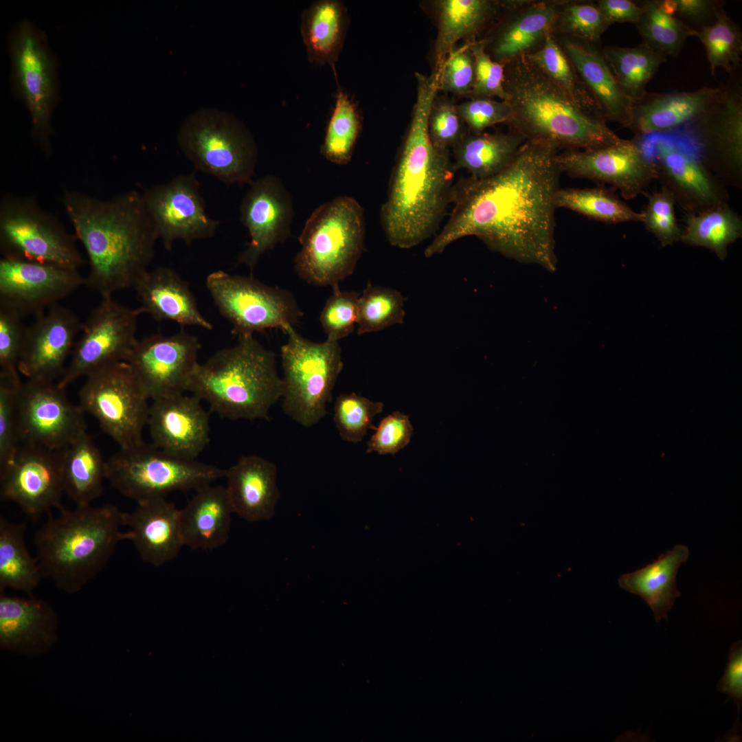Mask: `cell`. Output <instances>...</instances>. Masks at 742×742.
<instances>
[{
    "label": "cell",
    "mask_w": 742,
    "mask_h": 742,
    "mask_svg": "<svg viewBox=\"0 0 742 742\" xmlns=\"http://www.w3.org/2000/svg\"><path fill=\"white\" fill-rule=\"evenodd\" d=\"M559 151L526 141L500 172L461 179L453 186L451 214L425 256L474 236L505 255L552 267L554 196L562 173L556 161Z\"/></svg>",
    "instance_id": "obj_1"
},
{
    "label": "cell",
    "mask_w": 742,
    "mask_h": 742,
    "mask_svg": "<svg viewBox=\"0 0 742 742\" xmlns=\"http://www.w3.org/2000/svg\"><path fill=\"white\" fill-rule=\"evenodd\" d=\"M415 76L416 102L380 211L387 240L401 249L436 236L451 201L456 170L450 151L435 148L429 136V115L439 92L438 73Z\"/></svg>",
    "instance_id": "obj_2"
},
{
    "label": "cell",
    "mask_w": 742,
    "mask_h": 742,
    "mask_svg": "<svg viewBox=\"0 0 742 742\" xmlns=\"http://www.w3.org/2000/svg\"><path fill=\"white\" fill-rule=\"evenodd\" d=\"M62 203L88 257L85 284L101 297L134 287L148 270L159 240L142 194L130 190L103 199L66 190Z\"/></svg>",
    "instance_id": "obj_3"
},
{
    "label": "cell",
    "mask_w": 742,
    "mask_h": 742,
    "mask_svg": "<svg viewBox=\"0 0 742 742\" xmlns=\"http://www.w3.org/2000/svg\"><path fill=\"white\" fill-rule=\"evenodd\" d=\"M511 114L507 124L526 141L559 150H590L620 143L600 117L576 104L526 56L504 65Z\"/></svg>",
    "instance_id": "obj_4"
},
{
    "label": "cell",
    "mask_w": 742,
    "mask_h": 742,
    "mask_svg": "<svg viewBox=\"0 0 742 742\" xmlns=\"http://www.w3.org/2000/svg\"><path fill=\"white\" fill-rule=\"evenodd\" d=\"M58 510V516L48 513L34 534L36 557L43 577L71 594L101 572L118 543L131 536L121 530L123 512L114 504Z\"/></svg>",
    "instance_id": "obj_5"
},
{
    "label": "cell",
    "mask_w": 742,
    "mask_h": 742,
    "mask_svg": "<svg viewBox=\"0 0 742 742\" xmlns=\"http://www.w3.org/2000/svg\"><path fill=\"white\" fill-rule=\"evenodd\" d=\"M233 346L215 352L194 368L188 392L206 401L210 411L231 420H269L282 396L276 355L254 335L238 337Z\"/></svg>",
    "instance_id": "obj_6"
},
{
    "label": "cell",
    "mask_w": 742,
    "mask_h": 742,
    "mask_svg": "<svg viewBox=\"0 0 742 742\" xmlns=\"http://www.w3.org/2000/svg\"><path fill=\"white\" fill-rule=\"evenodd\" d=\"M364 211L353 197L338 196L311 214L300 234L294 258L299 277L333 287L352 275L365 243Z\"/></svg>",
    "instance_id": "obj_7"
},
{
    "label": "cell",
    "mask_w": 742,
    "mask_h": 742,
    "mask_svg": "<svg viewBox=\"0 0 742 742\" xmlns=\"http://www.w3.org/2000/svg\"><path fill=\"white\" fill-rule=\"evenodd\" d=\"M177 143L196 170L225 185L253 182L257 144L247 126L234 114L214 108L196 111L181 124Z\"/></svg>",
    "instance_id": "obj_8"
},
{
    "label": "cell",
    "mask_w": 742,
    "mask_h": 742,
    "mask_svg": "<svg viewBox=\"0 0 742 742\" xmlns=\"http://www.w3.org/2000/svg\"><path fill=\"white\" fill-rule=\"evenodd\" d=\"M225 475V469L171 455L144 441L120 448L106 460V480L137 503L175 491H197Z\"/></svg>",
    "instance_id": "obj_9"
},
{
    "label": "cell",
    "mask_w": 742,
    "mask_h": 742,
    "mask_svg": "<svg viewBox=\"0 0 742 742\" xmlns=\"http://www.w3.org/2000/svg\"><path fill=\"white\" fill-rule=\"evenodd\" d=\"M286 342L281 347L283 370L282 409L300 425L310 427L327 414V405L344 363L339 341H312L295 327L284 332Z\"/></svg>",
    "instance_id": "obj_10"
},
{
    "label": "cell",
    "mask_w": 742,
    "mask_h": 742,
    "mask_svg": "<svg viewBox=\"0 0 742 742\" xmlns=\"http://www.w3.org/2000/svg\"><path fill=\"white\" fill-rule=\"evenodd\" d=\"M75 234L34 196L5 194L0 202L2 257L78 269L83 264Z\"/></svg>",
    "instance_id": "obj_11"
},
{
    "label": "cell",
    "mask_w": 742,
    "mask_h": 742,
    "mask_svg": "<svg viewBox=\"0 0 742 742\" xmlns=\"http://www.w3.org/2000/svg\"><path fill=\"white\" fill-rule=\"evenodd\" d=\"M206 287L220 313L237 337L276 328L284 333L303 315L289 291L264 284L252 276L210 273Z\"/></svg>",
    "instance_id": "obj_12"
},
{
    "label": "cell",
    "mask_w": 742,
    "mask_h": 742,
    "mask_svg": "<svg viewBox=\"0 0 742 742\" xmlns=\"http://www.w3.org/2000/svg\"><path fill=\"white\" fill-rule=\"evenodd\" d=\"M78 397L83 412L94 416L120 448L143 441L150 399L127 362L112 363L88 375Z\"/></svg>",
    "instance_id": "obj_13"
},
{
    "label": "cell",
    "mask_w": 742,
    "mask_h": 742,
    "mask_svg": "<svg viewBox=\"0 0 742 742\" xmlns=\"http://www.w3.org/2000/svg\"><path fill=\"white\" fill-rule=\"evenodd\" d=\"M638 142L656 168L662 186L673 196L686 215L728 203L725 187L701 161L690 133H653Z\"/></svg>",
    "instance_id": "obj_14"
},
{
    "label": "cell",
    "mask_w": 742,
    "mask_h": 742,
    "mask_svg": "<svg viewBox=\"0 0 742 742\" xmlns=\"http://www.w3.org/2000/svg\"><path fill=\"white\" fill-rule=\"evenodd\" d=\"M9 47L14 91L29 110L34 139L48 153L53 135L51 116L57 100L54 59L45 35L29 21L15 26Z\"/></svg>",
    "instance_id": "obj_15"
},
{
    "label": "cell",
    "mask_w": 742,
    "mask_h": 742,
    "mask_svg": "<svg viewBox=\"0 0 742 742\" xmlns=\"http://www.w3.org/2000/svg\"><path fill=\"white\" fill-rule=\"evenodd\" d=\"M142 311L120 304L113 296L102 297L82 324L71 359L57 381L65 388L80 378L112 363L126 361L137 339V319Z\"/></svg>",
    "instance_id": "obj_16"
},
{
    "label": "cell",
    "mask_w": 742,
    "mask_h": 742,
    "mask_svg": "<svg viewBox=\"0 0 742 742\" xmlns=\"http://www.w3.org/2000/svg\"><path fill=\"white\" fill-rule=\"evenodd\" d=\"M83 413L57 382L27 379L17 401L21 444L63 449L86 432Z\"/></svg>",
    "instance_id": "obj_17"
},
{
    "label": "cell",
    "mask_w": 742,
    "mask_h": 742,
    "mask_svg": "<svg viewBox=\"0 0 742 742\" xmlns=\"http://www.w3.org/2000/svg\"><path fill=\"white\" fill-rule=\"evenodd\" d=\"M142 198L159 240L168 251L181 240L187 245L212 237L219 222L205 210L195 174L183 173L146 189Z\"/></svg>",
    "instance_id": "obj_18"
},
{
    "label": "cell",
    "mask_w": 742,
    "mask_h": 742,
    "mask_svg": "<svg viewBox=\"0 0 742 742\" xmlns=\"http://www.w3.org/2000/svg\"><path fill=\"white\" fill-rule=\"evenodd\" d=\"M201 346L183 329L171 335L155 333L137 339L126 362L149 399L157 400L188 392Z\"/></svg>",
    "instance_id": "obj_19"
},
{
    "label": "cell",
    "mask_w": 742,
    "mask_h": 742,
    "mask_svg": "<svg viewBox=\"0 0 742 742\" xmlns=\"http://www.w3.org/2000/svg\"><path fill=\"white\" fill-rule=\"evenodd\" d=\"M63 450L21 444L10 466L0 473L2 500L17 504L34 521L63 507Z\"/></svg>",
    "instance_id": "obj_20"
},
{
    "label": "cell",
    "mask_w": 742,
    "mask_h": 742,
    "mask_svg": "<svg viewBox=\"0 0 742 742\" xmlns=\"http://www.w3.org/2000/svg\"><path fill=\"white\" fill-rule=\"evenodd\" d=\"M556 161L561 172L611 185L627 200L636 198L657 178L653 161L631 140L596 149L565 150L557 153Z\"/></svg>",
    "instance_id": "obj_21"
},
{
    "label": "cell",
    "mask_w": 742,
    "mask_h": 742,
    "mask_svg": "<svg viewBox=\"0 0 742 742\" xmlns=\"http://www.w3.org/2000/svg\"><path fill=\"white\" fill-rule=\"evenodd\" d=\"M82 284L85 278L76 269L8 257L0 260V302L23 317L43 313Z\"/></svg>",
    "instance_id": "obj_22"
},
{
    "label": "cell",
    "mask_w": 742,
    "mask_h": 742,
    "mask_svg": "<svg viewBox=\"0 0 742 742\" xmlns=\"http://www.w3.org/2000/svg\"><path fill=\"white\" fill-rule=\"evenodd\" d=\"M249 185L240 205V220L250 240L237 263L252 271L266 252L289 237L294 212L291 193L279 177L267 175Z\"/></svg>",
    "instance_id": "obj_23"
},
{
    "label": "cell",
    "mask_w": 742,
    "mask_h": 742,
    "mask_svg": "<svg viewBox=\"0 0 742 742\" xmlns=\"http://www.w3.org/2000/svg\"><path fill=\"white\" fill-rule=\"evenodd\" d=\"M82 324L69 308L56 304L26 327L18 365L27 379L56 381L63 374Z\"/></svg>",
    "instance_id": "obj_24"
},
{
    "label": "cell",
    "mask_w": 742,
    "mask_h": 742,
    "mask_svg": "<svg viewBox=\"0 0 742 742\" xmlns=\"http://www.w3.org/2000/svg\"><path fill=\"white\" fill-rule=\"evenodd\" d=\"M563 1H508L493 25L480 39L490 57L505 65L538 48L554 33Z\"/></svg>",
    "instance_id": "obj_25"
},
{
    "label": "cell",
    "mask_w": 742,
    "mask_h": 742,
    "mask_svg": "<svg viewBox=\"0 0 742 742\" xmlns=\"http://www.w3.org/2000/svg\"><path fill=\"white\" fill-rule=\"evenodd\" d=\"M209 418L201 400L192 394L152 401L147 424L152 443L171 455L196 460L210 441Z\"/></svg>",
    "instance_id": "obj_26"
},
{
    "label": "cell",
    "mask_w": 742,
    "mask_h": 742,
    "mask_svg": "<svg viewBox=\"0 0 742 742\" xmlns=\"http://www.w3.org/2000/svg\"><path fill=\"white\" fill-rule=\"evenodd\" d=\"M58 614L46 601L0 591V647L29 657L47 653L56 642Z\"/></svg>",
    "instance_id": "obj_27"
},
{
    "label": "cell",
    "mask_w": 742,
    "mask_h": 742,
    "mask_svg": "<svg viewBox=\"0 0 742 742\" xmlns=\"http://www.w3.org/2000/svg\"><path fill=\"white\" fill-rule=\"evenodd\" d=\"M690 134L706 168L725 187L742 186V107L728 95L717 120Z\"/></svg>",
    "instance_id": "obj_28"
},
{
    "label": "cell",
    "mask_w": 742,
    "mask_h": 742,
    "mask_svg": "<svg viewBox=\"0 0 742 742\" xmlns=\"http://www.w3.org/2000/svg\"><path fill=\"white\" fill-rule=\"evenodd\" d=\"M123 525L141 559L154 566L171 561L184 546L180 510L166 497L137 502L133 511L123 512Z\"/></svg>",
    "instance_id": "obj_29"
},
{
    "label": "cell",
    "mask_w": 742,
    "mask_h": 742,
    "mask_svg": "<svg viewBox=\"0 0 742 742\" xmlns=\"http://www.w3.org/2000/svg\"><path fill=\"white\" fill-rule=\"evenodd\" d=\"M276 464L258 455L242 456L225 469V488L234 513L250 522L267 521L280 498Z\"/></svg>",
    "instance_id": "obj_30"
},
{
    "label": "cell",
    "mask_w": 742,
    "mask_h": 742,
    "mask_svg": "<svg viewBox=\"0 0 742 742\" xmlns=\"http://www.w3.org/2000/svg\"><path fill=\"white\" fill-rule=\"evenodd\" d=\"M508 1L437 0L433 1L437 34L434 47V69L463 43L481 39L506 6Z\"/></svg>",
    "instance_id": "obj_31"
},
{
    "label": "cell",
    "mask_w": 742,
    "mask_h": 742,
    "mask_svg": "<svg viewBox=\"0 0 742 742\" xmlns=\"http://www.w3.org/2000/svg\"><path fill=\"white\" fill-rule=\"evenodd\" d=\"M142 313L158 322H175L186 326L212 330L213 326L201 313L188 282L168 267L148 270L133 287Z\"/></svg>",
    "instance_id": "obj_32"
},
{
    "label": "cell",
    "mask_w": 742,
    "mask_h": 742,
    "mask_svg": "<svg viewBox=\"0 0 742 742\" xmlns=\"http://www.w3.org/2000/svg\"><path fill=\"white\" fill-rule=\"evenodd\" d=\"M556 39L596 101L603 119L628 126L634 101L618 85L602 52L590 43L568 36L561 35Z\"/></svg>",
    "instance_id": "obj_33"
},
{
    "label": "cell",
    "mask_w": 742,
    "mask_h": 742,
    "mask_svg": "<svg viewBox=\"0 0 742 742\" xmlns=\"http://www.w3.org/2000/svg\"><path fill=\"white\" fill-rule=\"evenodd\" d=\"M234 513L225 486L207 485L180 509V526L184 546L211 550L229 539Z\"/></svg>",
    "instance_id": "obj_34"
},
{
    "label": "cell",
    "mask_w": 742,
    "mask_h": 742,
    "mask_svg": "<svg viewBox=\"0 0 742 742\" xmlns=\"http://www.w3.org/2000/svg\"><path fill=\"white\" fill-rule=\"evenodd\" d=\"M719 90L703 88L655 98L633 109L628 127L640 137L668 133L702 117L717 98Z\"/></svg>",
    "instance_id": "obj_35"
},
{
    "label": "cell",
    "mask_w": 742,
    "mask_h": 742,
    "mask_svg": "<svg viewBox=\"0 0 742 742\" xmlns=\"http://www.w3.org/2000/svg\"><path fill=\"white\" fill-rule=\"evenodd\" d=\"M688 548L682 544L675 546L657 559L631 573L622 574L618 579L625 590L640 596L652 610L655 622L667 619L677 598L681 596L677 587V574L681 564L689 557Z\"/></svg>",
    "instance_id": "obj_36"
},
{
    "label": "cell",
    "mask_w": 742,
    "mask_h": 742,
    "mask_svg": "<svg viewBox=\"0 0 742 742\" xmlns=\"http://www.w3.org/2000/svg\"><path fill=\"white\" fill-rule=\"evenodd\" d=\"M349 16L341 0H317L302 14L300 32L310 63L317 65L337 62L343 48Z\"/></svg>",
    "instance_id": "obj_37"
},
{
    "label": "cell",
    "mask_w": 742,
    "mask_h": 742,
    "mask_svg": "<svg viewBox=\"0 0 742 742\" xmlns=\"http://www.w3.org/2000/svg\"><path fill=\"white\" fill-rule=\"evenodd\" d=\"M524 138L512 130L472 133L468 131L452 149L456 170H465L476 179L492 177L508 167Z\"/></svg>",
    "instance_id": "obj_38"
},
{
    "label": "cell",
    "mask_w": 742,
    "mask_h": 742,
    "mask_svg": "<svg viewBox=\"0 0 742 742\" xmlns=\"http://www.w3.org/2000/svg\"><path fill=\"white\" fill-rule=\"evenodd\" d=\"M65 493L76 506L89 505L103 491L106 460L86 432L63 450Z\"/></svg>",
    "instance_id": "obj_39"
},
{
    "label": "cell",
    "mask_w": 742,
    "mask_h": 742,
    "mask_svg": "<svg viewBox=\"0 0 742 742\" xmlns=\"http://www.w3.org/2000/svg\"><path fill=\"white\" fill-rule=\"evenodd\" d=\"M26 526L0 517V591L6 588L32 596L43 578L36 557L25 543Z\"/></svg>",
    "instance_id": "obj_40"
},
{
    "label": "cell",
    "mask_w": 742,
    "mask_h": 742,
    "mask_svg": "<svg viewBox=\"0 0 742 742\" xmlns=\"http://www.w3.org/2000/svg\"><path fill=\"white\" fill-rule=\"evenodd\" d=\"M742 236V219L729 205L723 204L696 214L686 215L680 241L713 251L721 260L728 246Z\"/></svg>",
    "instance_id": "obj_41"
},
{
    "label": "cell",
    "mask_w": 742,
    "mask_h": 742,
    "mask_svg": "<svg viewBox=\"0 0 742 742\" xmlns=\"http://www.w3.org/2000/svg\"><path fill=\"white\" fill-rule=\"evenodd\" d=\"M602 54L618 85L633 101L643 95L666 57L644 43L633 47L606 46Z\"/></svg>",
    "instance_id": "obj_42"
},
{
    "label": "cell",
    "mask_w": 742,
    "mask_h": 742,
    "mask_svg": "<svg viewBox=\"0 0 742 742\" xmlns=\"http://www.w3.org/2000/svg\"><path fill=\"white\" fill-rule=\"evenodd\" d=\"M556 208L572 210L589 218L609 224L643 222L636 212L612 191L603 188H559L554 196Z\"/></svg>",
    "instance_id": "obj_43"
},
{
    "label": "cell",
    "mask_w": 742,
    "mask_h": 742,
    "mask_svg": "<svg viewBox=\"0 0 742 742\" xmlns=\"http://www.w3.org/2000/svg\"><path fill=\"white\" fill-rule=\"evenodd\" d=\"M526 56L576 104L603 119L598 106L554 33L539 48Z\"/></svg>",
    "instance_id": "obj_44"
},
{
    "label": "cell",
    "mask_w": 742,
    "mask_h": 742,
    "mask_svg": "<svg viewBox=\"0 0 742 742\" xmlns=\"http://www.w3.org/2000/svg\"><path fill=\"white\" fill-rule=\"evenodd\" d=\"M361 129V117L355 102L338 85L321 153L333 164L346 165L353 154Z\"/></svg>",
    "instance_id": "obj_45"
},
{
    "label": "cell",
    "mask_w": 742,
    "mask_h": 742,
    "mask_svg": "<svg viewBox=\"0 0 742 742\" xmlns=\"http://www.w3.org/2000/svg\"><path fill=\"white\" fill-rule=\"evenodd\" d=\"M404 307L405 298L397 290L368 283L358 300L357 335L403 324Z\"/></svg>",
    "instance_id": "obj_46"
},
{
    "label": "cell",
    "mask_w": 742,
    "mask_h": 742,
    "mask_svg": "<svg viewBox=\"0 0 742 742\" xmlns=\"http://www.w3.org/2000/svg\"><path fill=\"white\" fill-rule=\"evenodd\" d=\"M715 23L701 31L693 30L692 36L703 44L711 74L718 68L731 71L740 62L741 36L738 26L723 11H715Z\"/></svg>",
    "instance_id": "obj_47"
},
{
    "label": "cell",
    "mask_w": 742,
    "mask_h": 742,
    "mask_svg": "<svg viewBox=\"0 0 742 742\" xmlns=\"http://www.w3.org/2000/svg\"><path fill=\"white\" fill-rule=\"evenodd\" d=\"M642 8V14L636 25L643 43L665 56L677 54L693 30L660 10L657 2H647Z\"/></svg>",
    "instance_id": "obj_48"
},
{
    "label": "cell",
    "mask_w": 742,
    "mask_h": 742,
    "mask_svg": "<svg viewBox=\"0 0 742 742\" xmlns=\"http://www.w3.org/2000/svg\"><path fill=\"white\" fill-rule=\"evenodd\" d=\"M383 408L382 402L354 392L339 394L333 407V420L339 436L348 442H361L368 429H375L373 420Z\"/></svg>",
    "instance_id": "obj_49"
},
{
    "label": "cell",
    "mask_w": 742,
    "mask_h": 742,
    "mask_svg": "<svg viewBox=\"0 0 742 742\" xmlns=\"http://www.w3.org/2000/svg\"><path fill=\"white\" fill-rule=\"evenodd\" d=\"M610 25L597 5L563 1L554 34L591 43L597 42Z\"/></svg>",
    "instance_id": "obj_50"
},
{
    "label": "cell",
    "mask_w": 742,
    "mask_h": 742,
    "mask_svg": "<svg viewBox=\"0 0 742 742\" xmlns=\"http://www.w3.org/2000/svg\"><path fill=\"white\" fill-rule=\"evenodd\" d=\"M20 376L0 373V473L12 463L21 445L17 414Z\"/></svg>",
    "instance_id": "obj_51"
},
{
    "label": "cell",
    "mask_w": 742,
    "mask_h": 742,
    "mask_svg": "<svg viewBox=\"0 0 742 742\" xmlns=\"http://www.w3.org/2000/svg\"><path fill=\"white\" fill-rule=\"evenodd\" d=\"M332 289L333 293L326 300L319 319L326 339L339 341L352 333L355 328L360 293L341 290L339 284Z\"/></svg>",
    "instance_id": "obj_52"
},
{
    "label": "cell",
    "mask_w": 742,
    "mask_h": 742,
    "mask_svg": "<svg viewBox=\"0 0 742 742\" xmlns=\"http://www.w3.org/2000/svg\"><path fill=\"white\" fill-rule=\"evenodd\" d=\"M676 203L672 194L661 187L651 193L643 211L645 229L657 239L662 247L679 241L682 229L676 216Z\"/></svg>",
    "instance_id": "obj_53"
},
{
    "label": "cell",
    "mask_w": 742,
    "mask_h": 742,
    "mask_svg": "<svg viewBox=\"0 0 742 742\" xmlns=\"http://www.w3.org/2000/svg\"><path fill=\"white\" fill-rule=\"evenodd\" d=\"M452 98L436 96L428 119V132L434 146L450 151L468 132Z\"/></svg>",
    "instance_id": "obj_54"
},
{
    "label": "cell",
    "mask_w": 742,
    "mask_h": 742,
    "mask_svg": "<svg viewBox=\"0 0 742 742\" xmlns=\"http://www.w3.org/2000/svg\"><path fill=\"white\" fill-rule=\"evenodd\" d=\"M473 42L456 47L436 70L439 73V91L469 98L475 80L474 57L471 49Z\"/></svg>",
    "instance_id": "obj_55"
},
{
    "label": "cell",
    "mask_w": 742,
    "mask_h": 742,
    "mask_svg": "<svg viewBox=\"0 0 742 742\" xmlns=\"http://www.w3.org/2000/svg\"><path fill=\"white\" fill-rule=\"evenodd\" d=\"M23 316L0 302V373L18 376V365L26 330Z\"/></svg>",
    "instance_id": "obj_56"
},
{
    "label": "cell",
    "mask_w": 742,
    "mask_h": 742,
    "mask_svg": "<svg viewBox=\"0 0 742 742\" xmlns=\"http://www.w3.org/2000/svg\"><path fill=\"white\" fill-rule=\"evenodd\" d=\"M475 63V80L469 98L495 97L508 101V95L504 87V65L493 60L486 53L482 40L471 45Z\"/></svg>",
    "instance_id": "obj_57"
},
{
    "label": "cell",
    "mask_w": 742,
    "mask_h": 742,
    "mask_svg": "<svg viewBox=\"0 0 742 742\" xmlns=\"http://www.w3.org/2000/svg\"><path fill=\"white\" fill-rule=\"evenodd\" d=\"M367 442L366 453L394 455L411 441L414 429L408 415L396 411L384 417Z\"/></svg>",
    "instance_id": "obj_58"
},
{
    "label": "cell",
    "mask_w": 742,
    "mask_h": 742,
    "mask_svg": "<svg viewBox=\"0 0 742 742\" xmlns=\"http://www.w3.org/2000/svg\"><path fill=\"white\" fill-rule=\"evenodd\" d=\"M456 107L468 131L472 133H481L496 124H507L511 114L508 101L488 98H469Z\"/></svg>",
    "instance_id": "obj_59"
},
{
    "label": "cell",
    "mask_w": 742,
    "mask_h": 742,
    "mask_svg": "<svg viewBox=\"0 0 742 742\" xmlns=\"http://www.w3.org/2000/svg\"><path fill=\"white\" fill-rule=\"evenodd\" d=\"M719 691L726 694L738 707L742 704V642L739 640L730 647L724 674L717 684Z\"/></svg>",
    "instance_id": "obj_60"
},
{
    "label": "cell",
    "mask_w": 742,
    "mask_h": 742,
    "mask_svg": "<svg viewBox=\"0 0 742 742\" xmlns=\"http://www.w3.org/2000/svg\"><path fill=\"white\" fill-rule=\"evenodd\" d=\"M596 5L611 24L615 22L636 24L642 14V7L629 0H600Z\"/></svg>",
    "instance_id": "obj_61"
},
{
    "label": "cell",
    "mask_w": 742,
    "mask_h": 742,
    "mask_svg": "<svg viewBox=\"0 0 742 742\" xmlns=\"http://www.w3.org/2000/svg\"><path fill=\"white\" fill-rule=\"evenodd\" d=\"M657 3L659 9L666 14L673 16L678 13L691 19L703 17L710 8V3L704 0H666Z\"/></svg>",
    "instance_id": "obj_62"
}]
</instances>
